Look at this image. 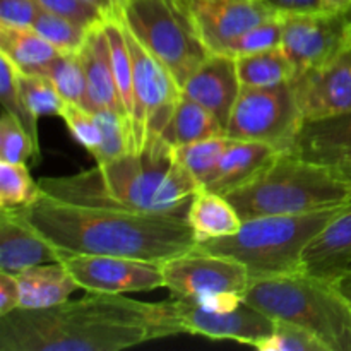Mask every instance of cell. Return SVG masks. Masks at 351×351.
<instances>
[{
	"instance_id": "cell-1",
	"label": "cell",
	"mask_w": 351,
	"mask_h": 351,
	"mask_svg": "<svg viewBox=\"0 0 351 351\" xmlns=\"http://www.w3.org/2000/svg\"><path fill=\"white\" fill-rule=\"evenodd\" d=\"M171 300L149 304L88 293L48 308L0 317V351H120L182 335Z\"/></svg>"
},
{
	"instance_id": "cell-2",
	"label": "cell",
	"mask_w": 351,
	"mask_h": 351,
	"mask_svg": "<svg viewBox=\"0 0 351 351\" xmlns=\"http://www.w3.org/2000/svg\"><path fill=\"white\" fill-rule=\"evenodd\" d=\"M19 211L60 252L117 256L163 264L195 249L185 216L153 215L58 201L41 194Z\"/></svg>"
},
{
	"instance_id": "cell-3",
	"label": "cell",
	"mask_w": 351,
	"mask_h": 351,
	"mask_svg": "<svg viewBox=\"0 0 351 351\" xmlns=\"http://www.w3.org/2000/svg\"><path fill=\"white\" fill-rule=\"evenodd\" d=\"M38 184L41 194L58 201L185 218L202 189L165 139L147 144L141 153L130 151L89 170L41 178Z\"/></svg>"
},
{
	"instance_id": "cell-4",
	"label": "cell",
	"mask_w": 351,
	"mask_h": 351,
	"mask_svg": "<svg viewBox=\"0 0 351 351\" xmlns=\"http://www.w3.org/2000/svg\"><path fill=\"white\" fill-rule=\"evenodd\" d=\"M225 197L242 221L263 216L304 215L351 202V175L283 151L249 184Z\"/></svg>"
},
{
	"instance_id": "cell-5",
	"label": "cell",
	"mask_w": 351,
	"mask_h": 351,
	"mask_svg": "<svg viewBox=\"0 0 351 351\" xmlns=\"http://www.w3.org/2000/svg\"><path fill=\"white\" fill-rule=\"evenodd\" d=\"M348 204L247 219L233 235L199 242L197 249L239 261L252 280L298 273L304 271V254L312 240Z\"/></svg>"
},
{
	"instance_id": "cell-6",
	"label": "cell",
	"mask_w": 351,
	"mask_h": 351,
	"mask_svg": "<svg viewBox=\"0 0 351 351\" xmlns=\"http://www.w3.org/2000/svg\"><path fill=\"white\" fill-rule=\"evenodd\" d=\"M243 302L317 336L329 351H351V302L336 283L305 271L250 281Z\"/></svg>"
},
{
	"instance_id": "cell-7",
	"label": "cell",
	"mask_w": 351,
	"mask_h": 351,
	"mask_svg": "<svg viewBox=\"0 0 351 351\" xmlns=\"http://www.w3.org/2000/svg\"><path fill=\"white\" fill-rule=\"evenodd\" d=\"M120 21L180 88L211 53L184 0H123Z\"/></svg>"
},
{
	"instance_id": "cell-8",
	"label": "cell",
	"mask_w": 351,
	"mask_h": 351,
	"mask_svg": "<svg viewBox=\"0 0 351 351\" xmlns=\"http://www.w3.org/2000/svg\"><path fill=\"white\" fill-rule=\"evenodd\" d=\"M165 288L171 298L187 300L209 308L237 307L249 288L245 266L230 257L195 249L161 264Z\"/></svg>"
},
{
	"instance_id": "cell-9",
	"label": "cell",
	"mask_w": 351,
	"mask_h": 351,
	"mask_svg": "<svg viewBox=\"0 0 351 351\" xmlns=\"http://www.w3.org/2000/svg\"><path fill=\"white\" fill-rule=\"evenodd\" d=\"M304 120L291 81L264 88L242 86L226 136L269 144L278 153H283L291 149Z\"/></svg>"
},
{
	"instance_id": "cell-10",
	"label": "cell",
	"mask_w": 351,
	"mask_h": 351,
	"mask_svg": "<svg viewBox=\"0 0 351 351\" xmlns=\"http://www.w3.org/2000/svg\"><path fill=\"white\" fill-rule=\"evenodd\" d=\"M123 24V23H122ZM134 67V153L163 139V132L175 112L182 88L170 72L134 38L123 24Z\"/></svg>"
},
{
	"instance_id": "cell-11",
	"label": "cell",
	"mask_w": 351,
	"mask_h": 351,
	"mask_svg": "<svg viewBox=\"0 0 351 351\" xmlns=\"http://www.w3.org/2000/svg\"><path fill=\"white\" fill-rule=\"evenodd\" d=\"M281 50L297 75L322 67L351 45V17L345 10L281 14Z\"/></svg>"
},
{
	"instance_id": "cell-12",
	"label": "cell",
	"mask_w": 351,
	"mask_h": 351,
	"mask_svg": "<svg viewBox=\"0 0 351 351\" xmlns=\"http://www.w3.org/2000/svg\"><path fill=\"white\" fill-rule=\"evenodd\" d=\"M60 261L88 293L125 295L165 288L161 264L117 256L75 254Z\"/></svg>"
},
{
	"instance_id": "cell-13",
	"label": "cell",
	"mask_w": 351,
	"mask_h": 351,
	"mask_svg": "<svg viewBox=\"0 0 351 351\" xmlns=\"http://www.w3.org/2000/svg\"><path fill=\"white\" fill-rule=\"evenodd\" d=\"M182 331L216 341H237L256 348L257 343L273 335L276 321L247 302L232 308H209L187 300L171 298Z\"/></svg>"
},
{
	"instance_id": "cell-14",
	"label": "cell",
	"mask_w": 351,
	"mask_h": 351,
	"mask_svg": "<svg viewBox=\"0 0 351 351\" xmlns=\"http://www.w3.org/2000/svg\"><path fill=\"white\" fill-rule=\"evenodd\" d=\"M184 3L211 53H226L240 34L278 14L261 0H184Z\"/></svg>"
},
{
	"instance_id": "cell-15",
	"label": "cell",
	"mask_w": 351,
	"mask_h": 351,
	"mask_svg": "<svg viewBox=\"0 0 351 351\" xmlns=\"http://www.w3.org/2000/svg\"><path fill=\"white\" fill-rule=\"evenodd\" d=\"M304 119L351 110V45L326 65L293 79Z\"/></svg>"
},
{
	"instance_id": "cell-16",
	"label": "cell",
	"mask_w": 351,
	"mask_h": 351,
	"mask_svg": "<svg viewBox=\"0 0 351 351\" xmlns=\"http://www.w3.org/2000/svg\"><path fill=\"white\" fill-rule=\"evenodd\" d=\"M240 91L242 82L239 79L237 60L225 53H209L182 88L185 96L215 115L225 132Z\"/></svg>"
},
{
	"instance_id": "cell-17",
	"label": "cell",
	"mask_w": 351,
	"mask_h": 351,
	"mask_svg": "<svg viewBox=\"0 0 351 351\" xmlns=\"http://www.w3.org/2000/svg\"><path fill=\"white\" fill-rule=\"evenodd\" d=\"M290 151L351 175V110L305 119Z\"/></svg>"
},
{
	"instance_id": "cell-18",
	"label": "cell",
	"mask_w": 351,
	"mask_h": 351,
	"mask_svg": "<svg viewBox=\"0 0 351 351\" xmlns=\"http://www.w3.org/2000/svg\"><path fill=\"white\" fill-rule=\"evenodd\" d=\"M60 261V252L19 211L0 209V271L21 274L38 264Z\"/></svg>"
},
{
	"instance_id": "cell-19",
	"label": "cell",
	"mask_w": 351,
	"mask_h": 351,
	"mask_svg": "<svg viewBox=\"0 0 351 351\" xmlns=\"http://www.w3.org/2000/svg\"><path fill=\"white\" fill-rule=\"evenodd\" d=\"M105 21L89 29L88 38H86L84 45L79 50L82 67H84L86 72V82H88L89 110L91 112H96V110H113V112L122 113L129 120L125 108L122 105V99H120L115 74H113L112 55H110V43L105 31Z\"/></svg>"
},
{
	"instance_id": "cell-20",
	"label": "cell",
	"mask_w": 351,
	"mask_h": 351,
	"mask_svg": "<svg viewBox=\"0 0 351 351\" xmlns=\"http://www.w3.org/2000/svg\"><path fill=\"white\" fill-rule=\"evenodd\" d=\"M351 266V202L315 237L304 254V271L335 283Z\"/></svg>"
},
{
	"instance_id": "cell-21",
	"label": "cell",
	"mask_w": 351,
	"mask_h": 351,
	"mask_svg": "<svg viewBox=\"0 0 351 351\" xmlns=\"http://www.w3.org/2000/svg\"><path fill=\"white\" fill-rule=\"evenodd\" d=\"M276 154L278 151L269 144L230 139L218 167L202 189L226 195L249 184Z\"/></svg>"
},
{
	"instance_id": "cell-22",
	"label": "cell",
	"mask_w": 351,
	"mask_h": 351,
	"mask_svg": "<svg viewBox=\"0 0 351 351\" xmlns=\"http://www.w3.org/2000/svg\"><path fill=\"white\" fill-rule=\"evenodd\" d=\"M19 281V308L36 311L64 304L79 285L64 261L38 264L17 274Z\"/></svg>"
},
{
	"instance_id": "cell-23",
	"label": "cell",
	"mask_w": 351,
	"mask_h": 351,
	"mask_svg": "<svg viewBox=\"0 0 351 351\" xmlns=\"http://www.w3.org/2000/svg\"><path fill=\"white\" fill-rule=\"evenodd\" d=\"M187 219L199 242L233 235L242 226V218L232 202L218 192L201 189L192 199Z\"/></svg>"
},
{
	"instance_id": "cell-24",
	"label": "cell",
	"mask_w": 351,
	"mask_h": 351,
	"mask_svg": "<svg viewBox=\"0 0 351 351\" xmlns=\"http://www.w3.org/2000/svg\"><path fill=\"white\" fill-rule=\"evenodd\" d=\"M60 51L48 43L33 27H12L0 24V55L17 71L36 72L53 60Z\"/></svg>"
},
{
	"instance_id": "cell-25",
	"label": "cell",
	"mask_w": 351,
	"mask_h": 351,
	"mask_svg": "<svg viewBox=\"0 0 351 351\" xmlns=\"http://www.w3.org/2000/svg\"><path fill=\"white\" fill-rule=\"evenodd\" d=\"M216 136H226L221 123L204 106L182 93L173 115L163 132V139L171 146L180 147Z\"/></svg>"
},
{
	"instance_id": "cell-26",
	"label": "cell",
	"mask_w": 351,
	"mask_h": 351,
	"mask_svg": "<svg viewBox=\"0 0 351 351\" xmlns=\"http://www.w3.org/2000/svg\"><path fill=\"white\" fill-rule=\"evenodd\" d=\"M235 60L240 82L242 86H249V88L283 84V82L293 81L297 75L293 64L281 50V47L242 55V57H237Z\"/></svg>"
},
{
	"instance_id": "cell-27",
	"label": "cell",
	"mask_w": 351,
	"mask_h": 351,
	"mask_svg": "<svg viewBox=\"0 0 351 351\" xmlns=\"http://www.w3.org/2000/svg\"><path fill=\"white\" fill-rule=\"evenodd\" d=\"M36 74L47 75L65 101L89 110L88 82H86V72L79 51L74 53L60 51L53 60L38 69Z\"/></svg>"
},
{
	"instance_id": "cell-28",
	"label": "cell",
	"mask_w": 351,
	"mask_h": 351,
	"mask_svg": "<svg viewBox=\"0 0 351 351\" xmlns=\"http://www.w3.org/2000/svg\"><path fill=\"white\" fill-rule=\"evenodd\" d=\"M0 103H2V110L9 112L31 137L34 151H36V163H40L41 146L40 134H38V119L40 117L29 108L23 93H21L19 84H17L16 67L2 55H0Z\"/></svg>"
},
{
	"instance_id": "cell-29",
	"label": "cell",
	"mask_w": 351,
	"mask_h": 351,
	"mask_svg": "<svg viewBox=\"0 0 351 351\" xmlns=\"http://www.w3.org/2000/svg\"><path fill=\"white\" fill-rule=\"evenodd\" d=\"M41 189L26 163L0 161V209H23L40 199Z\"/></svg>"
},
{
	"instance_id": "cell-30",
	"label": "cell",
	"mask_w": 351,
	"mask_h": 351,
	"mask_svg": "<svg viewBox=\"0 0 351 351\" xmlns=\"http://www.w3.org/2000/svg\"><path fill=\"white\" fill-rule=\"evenodd\" d=\"M230 144L228 136H216L209 139L197 141V143L185 144V146L175 147L178 161L184 165L185 170L197 180L201 187L211 178L213 171L218 167L223 153Z\"/></svg>"
},
{
	"instance_id": "cell-31",
	"label": "cell",
	"mask_w": 351,
	"mask_h": 351,
	"mask_svg": "<svg viewBox=\"0 0 351 351\" xmlns=\"http://www.w3.org/2000/svg\"><path fill=\"white\" fill-rule=\"evenodd\" d=\"M31 27L62 53H74L81 50L91 29V27H84L67 17L43 9H40Z\"/></svg>"
},
{
	"instance_id": "cell-32",
	"label": "cell",
	"mask_w": 351,
	"mask_h": 351,
	"mask_svg": "<svg viewBox=\"0 0 351 351\" xmlns=\"http://www.w3.org/2000/svg\"><path fill=\"white\" fill-rule=\"evenodd\" d=\"M17 84H19L21 93L24 99L29 105V108L36 113L38 117L43 115H58L65 106V99L55 88L53 82L43 74L36 72H21L16 69Z\"/></svg>"
},
{
	"instance_id": "cell-33",
	"label": "cell",
	"mask_w": 351,
	"mask_h": 351,
	"mask_svg": "<svg viewBox=\"0 0 351 351\" xmlns=\"http://www.w3.org/2000/svg\"><path fill=\"white\" fill-rule=\"evenodd\" d=\"M283 40V26H281V14L269 17L263 23L256 24L245 33L240 34L235 41L228 47L225 55L237 58L242 55L257 53V51L273 50L281 47Z\"/></svg>"
},
{
	"instance_id": "cell-34",
	"label": "cell",
	"mask_w": 351,
	"mask_h": 351,
	"mask_svg": "<svg viewBox=\"0 0 351 351\" xmlns=\"http://www.w3.org/2000/svg\"><path fill=\"white\" fill-rule=\"evenodd\" d=\"M29 160L33 161V165H38L33 141L27 136L24 127L9 112L2 110V115H0V161L27 165Z\"/></svg>"
},
{
	"instance_id": "cell-35",
	"label": "cell",
	"mask_w": 351,
	"mask_h": 351,
	"mask_svg": "<svg viewBox=\"0 0 351 351\" xmlns=\"http://www.w3.org/2000/svg\"><path fill=\"white\" fill-rule=\"evenodd\" d=\"M256 348L261 351H329L317 336L300 326L283 321H276L273 335L257 343Z\"/></svg>"
},
{
	"instance_id": "cell-36",
	"label": "cell",
	"mask_w": 351,
	"mask_h": 351,
	"mask_svg": "<svg viewBox=\"0 0 351 351\" xmlns=\"http://www.w3.org/2000/svg\"><path fill=\"white\" fill-rule=\"evenodd\" d=\"M60 119L65 122L72 137L95 156L101 144V129H99L95 112H89L82 106L72 105V103H65Z\"/></svg>"
},
{
	"instance_id": "cell-37",
	"label": "cell",
	"mask_w": 351,
	"mask_h": 351,
	"mask_svg": "<svg viewBox=\"0 0 351 351\" xmlns=\"http://www.w3.org/2000/svg\"><path fill=\"white\" fill-rule=\"evenodd\" d=\"M38 7L48 12L58 14L84 27H95L106 19L96 7L84 0H34Z\"/></svg>"
},
{
	"instance_id": "cell-38",
	"label": "cell",
	"mask_w": 351,
	"mask_h": 351,
	"mask_svg": "<svg viewBox=\"0 0 351 351\" xmlns=\"http://www.w3.org/2000/svg\"><path fill=\"white\" fill-rule=\"evenodd\" d=\"M40 7L34 0H0V24L12 27H31Z\"/></svg>"
},
{
	"instance_id": "cell-39",
	"label": "cell",
	"mask_w": 351,
	"mask_h": 351,
	"mask_svg": "<svg viewBox=\"0 0 351 351\" xmlns=\"http://www.w3.org/2000/svg\"><path fill=\"white\" fill-rule=\"evenodd\" d=\"M19 281L16 274L0 271V317L19 308Z\"/></svg>"
},
{
	"instance_id": "cell-40",
	"label": "cell",
	"mask_w": 351,
	"mask_h": 351,
	"mask_svg": "<svg viewBox=\"0 0 351 351\" xmlns=\"http://www.w3.org/2000/svg\"><path fill=\"white\" fill-rule=\"evenodd\" d=\"M278 14L315 12L326 9L324 0H261Z\"/></svg>"
},
{
	"instance_id": "cell-41",
	"label": "cell",
	"mask_w": 351,
	"mask_h": 351,
	"mask_svg": "<svg viewBox=\"0 0 351 351\" xmlns=\"http://www.w3.org/2000/svg\"><path fill=\"white\" fill-rule=\"evenodd\" d=\"M84 2L96 7L106 19H113V17H120L123 0H84Z\"/></svg>"
},
{
	"instance_id": "cell-42",
	"label": "cell",
	"mask_w": 351,
	"mask_h": 351,
	"mask_svg": "<svg viewBox=\"0 0 351 351\" xmlns=\"http://www.w3.org/2000/svg\"><path fill=\"white\" fill-rule=\"evenodd\" d=\"M335 283H336V287L339 288V291H341V293L351 302V271L345 273L343 276H339Z\"/></svg>"
},
{
	"instance_id": "cell-43",
	"label": "cell",
	"mask_w": 351,
	"mask_h": 351,
	"mask_svg": "<svg viewBox=\"0 0 351 351\" xmlns=\"http://www.w3.org/2000/svg\"><path fill=\"white\" fill-rule=\"evenodd\" d=\"M324 5L329 10H345V12H348L351 0H324Z\"/></svg>"
},
{
	"instance_id": "cell-44",
	"label": "cell",
	"mask_w": 351,
	"mask_h": 351,
	"mask_svg": "<svg viewBox=\"0 0 351 351\" xmlns=\"http://www.w3.org/2000/svg\"><path fill=\"white\" fill-rule=\"evenodd\" d=\"M348 14H350V17H351V7H350V10H348Z\"/></svg>"
},
{
	"instance_id": "cell-45",
	"label": "cell",
	"mask_w": 351,
	"mask_h": 351,
	"mask_svg": "<svg viewBox=\"0 0 351 351\" xmlns=\"http://www.w3.org/2000/svg\"><path fill=\"white\" fill-rule=\"evenodd\" d=\"M348 271H351V266H350V267H348ZM348 271H346V273H348Z\"/></svg>"
}]
</instances>
